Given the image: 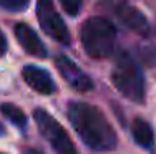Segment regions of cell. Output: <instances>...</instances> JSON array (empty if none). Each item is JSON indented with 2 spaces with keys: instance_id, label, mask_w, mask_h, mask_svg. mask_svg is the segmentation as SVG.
<instances>
[{
  "instance_id": "obj_16",
  "label": "cell",
  "mask_w": 156,
  "mask_h": 154,
  "mask_svg": "<svg viewBox=\"0 0 156 154\" xmlns=\"http://www.w3.org/2000/svg\"><path fill=\"white\" fill-rule=\"evenodd\" d=\"M0 134H3V128H2V124H0Z\"/></svg>"
},
{
  "instance_id": "obj_13",
  "label": "cell",
  "mask_w": 156,
  "mask_h": 154,
  "mask_svg": "<svg viewBox=\"0 0 156 154\" xmlns=\"http://www.w3.org/2000/svg\"><path fill=\"white\" fill-rule=\"evenodd\" d=\"M60 3L65 13H68L70 17H76L83 7V0H60Z\"/></svg>"
},
{
  "instance_id": "obj_8",
  "label": "cell",
  "mask_w": 156,
  "mask_h": 154,
  "mask_svg": "<svg viewBox=\"0 0 156 154\" xmlns=\"http://www.w3.org/2000/svg\"><path fill=\"white\" fill-rule=\"evenodd\" d=\"M22 78L33 91L40 94H53L57 91V85L50 76V73L35 65H27L22 70Z\"/></svg>"
},
{
  "instance_id": "obj_14",
  "label": "cell",
  "mask_w": 156,
  "mask_h": 154,
  "mask_svg": "<svg viewBox=\"0 0 156 154\" xmlns=\"http://www.w3.org/2000/svg\"><path fill=\"white\" fill-rule=\"evenodd\" d=\"M7 48H9V45H7V38H5V35L2 33V30H0V56H3V55L7 53Z\"/></svg>"
},
{
  "instance_id": "obj_1",
  "label": "cell",
  "mask_w": 156,
  "mask_h": 154,
  "mask_svg": "<svg viewBox=\"0 0 156 154\" xmlns=\"http://www.w3.org/2000/svg\"><path fill=\"white\" fill-rule=\"evenodd\" d=\"M66 116L81 142L91 151L106 152L116 148V133L96 106L83 101H72L66 108Z\"/></svg>"
},
{
  "instance_id": "obj_4",
  "label": "cell",
  "mask_w": 156,
  "mask_h": 154,
  "mask_svg": "<svg viewBox=\"0 0 156 154\" xmlns=\"http://www.w3.org/2000/svg\"><path fill=\"white\" fill-rule=\"evenodd\" d=\"M33 119L38 126L40 134L57 154H78L68 133L50 113H47L43 108H37L33 111Z\"/></svg>"
},
{
  "instance_id": "obj_6",
  "label": "cell",
  "mask_w": 156,
  "mask_h": 154,
  "mask_svg": "<svg viewBox=\"0 0 156 154\" xmlns=\"http://www.w3.org/2000/svg\"><path fill=\"white\" fill-rule=\"evenodd\" d=\"M55 67L60 71L63 80H65L73 90L80 91V93H87V91L93 90V81H91V78L78 67L76 63H73L68 56L58 55V56L55 58Z\"/></svg>"
},
{
  "instance_id": "obj_2",
  "label": "cell",
  "mask_w": 156,
  "mask_h": 154,
  "mask_svg": "<svg viewBox=\"0 0 156 154\" xmlns=\"http://www.w3.org/2000/svg\"><path fill=\"white\" fill-rule=\"evenodd\" d=\"M111 81L115 88L120 91L126 100L143 104L146 98V85H144L143 70L136 60L126 51H120L116 55L113 70H111Z\"/></svg>"
},
{
  "instance_id": "obj_7",
  "label": "cell",
  "mask_w": 156,
  "mask_h": 154,
  "mask_svg": "<svg viewBox=\"0 0 156 154\" xmlns=\"http://www.w3.org/2000/svg\"><path fill=\"white\" fill-rule=\"evenodd\" d=\"M115 15L118 17V20L125 25L128 30H131L133 33L146 36L150 33V23L148 18L136 9L135 5L128 2H116L115 5Z\"/></svg>"
},
{
  "instance_id": "obj_3",
  "label": "cell",
  "mask_w": 156,
  "mask_h": 154,
  "mask_svg": "<svg viewBox=\"0 0 156 154\" xmlns=\"http://www.w3.org/2000/svg\"><path fill=\"white\" fill-rule=\"evenodd\" d=\"M85 53L95 60L111 56L116 42V28L108 18L91 17L83 23L80 32Z\"/></svg>"
},
{
  "instance_id": "obj_11",
  "label": "cell",
  "mask_w": 156,
  "mask_h": 154,
  "mask_svg": "<svg viewBox=\"0 0 156 154\" xmlns=\"http://www.w3.org/2000/svg\"><path fill=\"white\" fill-rule=\"evenodd\" d=\"M0 111H2V115L5 116L7 119L12 121V123L18 128H23L25 124H27V116H25V113L22 111L18 106L12 104V103H3V104H0Z\"/></svg>"
},
{
  "instance_id": "obj_17",
  "label": "cell",
  "mask_w": 156,
  "mask_h": 154,
  "mask_svg": "<svg viewBox=\"0 0 156 154\" xmlns=\"http://www.w3.org/2000/svg\"><path fill=\"white\" fill-rule=\"evenodd\" d=\"M0 154H5V152H0Z\"/></svg>"
},
{
  "instance_id": "obj_12",
  "label": "cell",
  "mask_w": 156,
  "mask_h": 154,
  "mask_svg": "<svg viewBox=\"0 0 156 154\" xmlns=\"http://www.w3.org/2000/svg\"><path fill=\"white\" fill-rule=\"evenodd\" d=\"M30 0H0V7L9 12H22L28 7Z\"/></svg>"
},
{
  "instance_id": "obj_10",
  "label": "cell",
  "mask_w": 156,
  "mask_h": 154,
  "mask_svg": "<svg viewBox=\"0 0 156 154\" xmlns=\"http://www.w3.org/2000/svg\"><path fill=\"white\" fill-rule=\"evenodd\" d=\"M133 139L138 146L144 149H153L154 146V131L150 126V123L144 119H135L131 126Z\"/></svg>"
},
{
  "instance_id": "obj_15",
  "label": "cell",
  "mask_w": 156,
  "mask_h": 154,
  "mask_svg": "<svg viewBox=\"0 0 156 154\" xmlns=\"http://www.w3.org/2000/svg\"><path fill=\"white\" fill-rule=\"evenodd\" d=\"M25 154H42V152L37 151V149H25Z\"/></svg>"
},
{
  "instance_id": "obj_9",
  "label": "cell",
  "mask_w": 156,
  "mask_h": 154,
  "mask_svg": "<svg viewBox=\"0 0 156 154\" xmlns=\"http://www.w3.org/2000/svg\"><path fill=\"white\" fill-rule=\"evenodd\" d=\"M13 32H15L17 42L20 43V46L28 55L37 56V58H47V55H48L47 46L38 38V35L33 32V28H30L27 23H17Z\"/></svg>"
},
{
  "instance_id": "obj_5",
  "label": "cell",
  "mask_w": 156,
  "mask_h": 154,
  "mask_svg": "<svg viewBox=\"0 0 156 154\" xmlns=\"http://www.w3.org/2000/svg\"><path fill=\"white\" fill-rule=\"evenodd\" d=\"M37 18L48 36L57 40L62 45H70V32L66 28L65 22L57 13L51 0H38L37 2Z\"/></svg>"
}]
</instances>
